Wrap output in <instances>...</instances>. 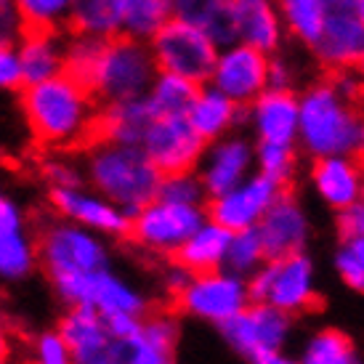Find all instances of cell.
Wrapping results in <instances>:
<instances>
[{
    "instance_id": "obj_24",
    "label": "cell",
    "mask_w": 364,
    "mask_h": 364,
    "mask_svg": "<svg viewBox=\"0 0 364 364\" xmlns=\"http://www.w3.org/2000/svg\"><path fill=\"white\" fill-rule=\"evenodd\" d=\"M21 88L64 75V35L53 30H24L16 41Z\"/></svg>"
},
{
    "instance_id": "obj_21",
    "label": "cell",
    "mask_w": 364,
    "mask_h": 364,
    "mask_svg": "<svg viewBox=\"0 0 364 364\" xmlns=\"http://www.w3.org/2000/svg\"><path fill=\"white\" fill-rule=\"evenodd\" d=\"M178 319L171 311H149L128 338L117 341L120 364H176Z\"/></svg>"
},
{
    "instance_id": "obj_23",
    "label": "cell",
    "mask_w": 364,
    "mask_h": 364,
    "mask_svg": "<svg viewBox=\"0 0 364 364\" xmlns=\"http://www.w3.org/2000/svg\"><path fill=\"white\" fill-rule=\"evenodd\" d=\"M311 183L327 208L335 213L362 203V162L359 157H322L314 160Z\"/></svg>"
},
{
    "instance_id": "obj_2",
    "label": "cell",
    "mask_w": 364,
    "mask_h": 364,
    "mask_svg": "<svg viewBox=\"0 0 364 364\" xmlns=\"http://www.w3.org/2000/svg\"><path fill=\"white\" fill-rule=\"evenodd\" d=\"M21 107L35 139L48 149H88L96 141L93 93L59 75L53 80L21 88Z\"/></svg>"
},
{
    "instance_id": "obj_47",
    "label": "cell",
    "mask_w": 364,
    "mask_h": 364,
    "mask_svg": "<svg viewBox=\"0 0 364 364\" xmlns=\"http://www.w3.org/2000/svg\"><path fill=\"white\" fill-rule=\"evenodd\" d=\"M9 351V322H6V314L0 311V354Z\"/></svg>"
},
{
    "instance_id": "obj_45",
    "label": "cell",
    "mask_w": 364,
    "mask_h": 364,
    "mask_svg": "<svg viewBox=\"0 0 364 364\" xmlns=\"http://www.w3.org/2000/svg\"><path fill=\"white\" fill-rule=\"evenodd\" d=\"M338 234H341V240L364 237V208H362V203L351 205V208H346V210L338 213Z\"/></svg>"
},
{
    "instance_id": "obj_6",
    "label": "cell",
    "mask_w": 364,
    "mask_h": 364,
    "mask_svg": "<svg viewBox=\"0 0 364 364\" xmlns=\"http://www.w3.org/2000/svg\"><path fill=\"white\" fill-rule=\"evenodd\" d=\"M157 77V67L149 53V46L117 35L104 43L99 64L93 70L91 93L104 104H120L144 99L152 80Z\"/></svg>"
},
{
    "instance_id": "obj_22",
    "label": "cell",
    "mask_w": 364,
    "mask_h": 364,
    "mask_svg": "<svg viewBox=\"0 0 364 364\" xmlns=\"http://www.w3.org/2000/svg\"><path fill=\"white\" fill-rule=\"evenodd\" d=\"M250 120L261 144H282L295 146L298 141V96L293 88L287 91H266L250 104Z\"/></svg>"
},
{
    "instance_id": "obj_28",
    "label": "cell",
    "mask_w": 364,
    "mask_h": 364,
    "mask_svg": "<svg viewBox=\"0 0 364 364\" xmlns=\"http://www.w3.org/2000/svg\"><path fill=\"white\" fill-rule=\"evenodd\" d=\"M152 114L144 99L136 102L107 104L96 117V141H112L122 146H141L146 128L152 125ZM93 141V144H96Z\"/></svg>"
},
{
    "instance_id": "obj_26",
    "label": "cell",
    "mask_w": 364,
    "mask_h": 364,
    "mask_svg": "<svg viewBox=\"0 0 364 364\" xmlns=\"http://www.w3.org/2000/svg\"><path fill=\"white\" fill-rule=\"evenodd\" d=\"M186 122L192 125V131L203 139L205 144H213L223 139L232 131L237 122L245 117V107L232 104L223 93H218L213 85H200V91L194 96V102L186 109Z\"/></svg>"
},
{
    "instance_id": "obj_44",
    "label": "cell",
    "mask_w": 364,
    "mask_h": 364,
    "mask_svg": "<svg viewBox=\"0 0 364 364\" xmlns=\"http://www.w3.org/2000/svg\"><path fill=\"white\" fill-rule=\"evenodd\" d=\"M21 32H24V24L14 0H0V46H16Z\"/></svg>"
},
{
    "instance_id": "obj_29",
    "label": "cell",
    "mask_w": 364,
    "mask_h": 364,
    "mask_svg": "<svg viewBox=\"0 0 364 364\" xmlns=\"http://www.w3.org/2000/svg\"><path fill=\"white\" fill-rule=\"evenodd\" d=\"M232 234L215 226L213 221H205L197 232L178 247V253L171 261H176L181 269L189 274H210L223 269V258H226V245H229Z\"/></svg>"
},
{
    "instance_id": "obj_13",
    "label": "cell",
    "mask_w": 364,
    "mask_h": 364,
    "mask_svg": "<svg viewBox=\"0 0 364 364\" xmlns=\"http://www.w3.org/2000/svg\"><path fill=\"white\" fill-rule=\"evenodd\" d=\"M139 149L160 176H176L197 171L208 144L192 131L186 117H162L152 120Z\"/></svg>"
},
{
    "instance_id": "obj_15",
    "label": "cell",
    "mask_w": 364,
    "mask_h": 364,
    "mask_svg": "<svg viewBox=\"0 0 364 364\" xmlns=\"http://www.w3.org/2000/svg\"><path fill=\"white\" fill-rule=\"evenodd\" d=\"M266 75H269L266 53L242 46V43H232L218 51L208 85L223 93L232 104L247 109L266 91Z\"/></svg>"
},
{
    "instance_id": "obj_37",
    "label": "cell",
    "mask_w": 364,
    "mask_h": 364,
    "mask_svg": "<svg viewBox=\"0 0 364 364\" xmlns=\"http://www.w3.org/2000/svg\"><path fill=\"white\" fill-rule=\"evenodd\" d=\"M24 30L61 32L70 19L72 0H14Z\"/></svg>"
},
{
    "instance_id": "obj_35",
    "label": "cell",
    "mask_w": 364,
    "mask_h": 364,
    "mask_svg": "<svg viewBox=\"0 0 364 364\" xmlns=\"http://www.w3.org/2000/svg\"><path fill=\"white\" fill-rule=\"evenodd\" d=\"M104 43L107 41H96V38L75 35V32L70 38H64V75L91 91L93 70L99 64Z\"/></svg>"
},
{
    "instance_id": "obj_42",
    "label": "cell",
    "mask_w": 364,
    "mask_h": 364,
    "mask_svg": "<svg viewBox=\"0 0 364 364\" xmlns=\"http://www.w3.org/2000/svg\"><path fill=\"white\" fill-rule=\"evenodd\" d=\"M46 181L51 183V189H72V186H82V176L72 162L51 160L46 162Z\"/></svg>"
},
{
    "instance_id": "obj_11",
    "label": "cell",
    "mask_w": 364,
    "mask_h": 364,
    "mask_svg": "<svg viewBox=\"0 0 364 364\" xmlns=\"http://www.w3.org/2000/svg\"><path fill=\"white\" fill-rule=\"evenodd\" d=\"M56 295L70 309L72 306L91 309V311L102 316L104 322L107 319H117V316H136V319H141V316L152 311L149 298L136 284H131L125 277L114 274L112 269H104V272H96L91 277H82V279L61 284V287H56Z\"/></svg>"
},
{
    "instance_id": "obj_27",
    "label": "cell",
    "mask_w": 364,
    "mask_h": 364,
    "mask_svg": "<svg viewBox=\"0 0 364 364\" xmlns=\"http://www.w3.org/2000/svg\"><path fill=\"white\" fill-rule=\"evenodd\" d=\"M232 6L234 0H176L173 19L203 32L218 48H226V46L237 43Z\"/></svg>"
},
{
    "instance_id": "obj_8",
    "label": "cell",
    "mask_w": 364,
    "mask_h": 364,
    "mask_svg": "<svg viewBox=\"0 0 364 364\" xmlns=\"http://www.w3.org/2000/svg\"><path fill=\"white\" fill-rule=\"evenodd\" d=\"M208 221L205 208H192V205H171L152 200L144 205L139 213L131 215L128 223V240L139 250L157 258L171 261L178 253L189 237H192L203 223Z\"/></svg>"
},
{
    "instance_id": "obj_43",
    "label": "cell",
    "mask_w": 364,
    "mask_h": 364,
    "mask_svg": "<svg viewBox=\"0 0 364 364\" xmlns=\"http://www.w3.org/2000/svg\"><path fill=\"white\" fill-rule=\"evenodd\" d=\"M21 70L16 46H0V91H19Z\"/></svg>"
},
{
    "instance_id": "obj_32",
    "label": "cell",
    "mask_w": 364,
    "mask_h": 364,
    "mask_svg": "<svg viewBox=\"0 0 364 364\" xmlns=\"http://www.w3.org/2000/svg\"><path fill=\"white\" fill-rule=\"evenodd\" d=\"M176 0H122V35L146 43L173 19Z\"/></svg>"
},
{
    "instance_id": "obj_41",
    "label": "cell",
    "mask_w": 364,
    "mask_h": 364,
    "mask_svg": "<svg viewBox=\"0 0 364 364\" xmlns=\"http://www.w3.org/2000/svg\"><path fill=\"white\" fill-rule=\"evenodd\" d=\"M32 364H70V354L56 330L38 335V341L32 346Z\"/></svg>"
},
{
    "instance_id": "obj_10",
    "label": "cell",
    "mask_w": 364,
    "mask_h": 364,
    "mask_svg": "<svg viewBox=\"0 0 364 364\" xmlns=\"http://www.w3.org/2000/svg\"><path fill=\"white\" fill-rule=\"evenodd\" d=\"M173 304L186 316L215 324L221 330L223 324L232 322L237 314L250 306L247 279L226 269L210 274H192V279L186 282Z\"/></svg>"
},
{
    "instance_id": "obj_39",
    "label": "cell",
    "mask_w": 364,
    "mask_h": 364,
    "mask_svg": "<svg viewBox=\"0 0 364 364\" xmlns=\"http://www.w3.org/2000/svg\"><path fill=\"white\" fill-rule=\"evenodd\" d=\"M253 157H255V165H258V173L272 176V178L290 186L295 173V146L258 141V146H253Z\"/></svg>"
},
{
    "instance_id": "obj_36",
    "label": "cell",
    "mask_w": 364,
    "mask_h": 364,
    "mask_svg": "<svg viewBox=\"0 0 364 364\" xmlns=\"http://www.w3.org/2000/svg\"><path fill=\"white\" fill-rule=\"evenodd\" d=\"M266 263L261 237L255 229H245V232H234L226 245V258H223V269L237 274L242 279H250L258 269Z\"/></svg>"
},
{
    "instance_id": "obj_31",
    "label": "cell",
    "mask_w": 364,
    "mask_h": 364,
    "mask_svg": "<svg viewBox=\"0 0 364 364\" xmlns=\"http://www.w3.org/2000/svg\"><path fill=\"white\" fill-rule=\"evenodd\" d=\"M200 91V85L183 80V77H176V75H165V72H157V77L152 80L149 91L144 96V104L152 114L154 120H162V117H183L189 104L194 102V96Z\"/></svg>"
},
{
    "instance_id": "obj_1",
    "label": "cell",
    "mask_w": 364,
    "mask_h": 364,
    "mask_svg": "<svg viewBox=\"0 0 364 364\" xmlns=\"http://www.w3.org/2000/svg\"><path fill=\"white\" fill-rule=\"evenodd\" d=\"M356 99L354 72H333L298 96V141L314 160L359 157L364 128Z\"/></svg>"
},
{
    "instance_id": "obj_25",
    "label": "cell",
    "mask_w": 364,
    "mask_h": 364,
    "mask_svg": "<svg viewBox=\"0 0 364 364\" xmlns=\"http://www.w3.org/2000/svg\"><path fill=\"white\" fill-rule=\"evenodd\" d=\"M234 38L242 46L272 56L282 43L284 27L277 0H234Z\"/></svg>"
},
{
    "instance_id": "obj_7",
    "label": "cell",
    "mask_w": 364,
    "mask_h": 364,
    "mask_svg": "<svg viewBox=\"0 0 364 364\" xmlns=\"http://www.w3.org/2000/svg\"><path fill=\"white\" fill-rule=\"evenodd\" d=\"M146 46H149L157 72L183 77L194 85L210 82L213 67H215L218 51H221L203 32L176 19H171L162 30L154 32Z\"/></svg>"
},
{
    "instance_id": "obj_3",
    "label": "cell",
    "mask_w": 364,
    "mask_h": 364,
    "mask_svg": "<svg viewBox=\"0 0 364 364\" xmlns=\"http://www.w3.org/2000/svg\"><path fill=\"white\" fill-rule=\"evenodd\" d=\"M88 181L93 192L117 205L128 218L157 197L160 173L152 168L139 146H122L112 141H96L88 146Z\"/></svg>"
},
{
    "instance_id": "obj_17",
    "label": "cell",
    "mask_w": 364,
    "mask_h": 364,
    "mask_svg": "<svg viewBox=\"0 0 364 364\" xmlns=\"http://www.w3.org/2000/svg\"><path fill=\"white\" fill-rule=\"evenodd\" d=\"M255 232L261 237L266 261H277V258L306 253L311 223H309V215L301 208V203L295 200V194L287 189L274 200L269 210L263 213Z\"/></svg>"
},
{
    "instance_id": "obj_12",
    "label": "cell",
    "mask_w": 364,
    "mask_h": 364,
    "mask_svg": "<svg viewBox=\"0 0 364 364\" xmlns=\"http://www.w3.org/2000/svg\"><path fill=\"white\" fill-rule=\"evenodd\" d=\"M287 189H290L287 183L255 171L240 186H234L232 192L208 200L205 215H208V221L226 229L229 234L255 229L258 221L263 218V213L269 210L274 200L282 192H287Z\"/></svg>"
},
{
    "instance_id": "obj_19",
    "label": "cell",
    "mask_w": 364,
    "mask_h": 364,
    "mask_svg": "<svg viewBox=\"0 0 364 364\" xmlns=\"http://www.w3.org/2000/svg\"><path fill=\"white\" fill-rule=\"evenodd\" d=\"M253 144H247L240 136H223L218 141H213L210 149H205L203 160H200V173L197 178L203 183L205 197H221V194L232 192L234 186L253 176Z\"/></svg>"
},
{
    "instance_id": "obj_4",
    "label": "cell",
    "mask_w": 364,
    "mask_h": 364,
    "mask_svg": "<svg viewBox=\"0 0 364 364\" xmlns=\"http://www.w3.org/2000/svg\"><path fill=\"white\" fill-rule=\"evenodd\" d=\"M38 266H43L53 290L67 282L109 269L104 237L85 232L70 221H53L38 237Z\"/></svg>"
},
{
    "instance_id": "obj_14",
    "label": "cell",
    "mask_w": 364,
    "mask_h": 364,
    "mask_svg": "<svg viewBox=\"0 0 364 364\" xmlns=\"http://www.w3.org/2000/svg\"><path fill=\"white\" fill-rule=\"evenodd\" d=\"M221 335L237 354L245 356L247 362H255L266 354L282 351L293 335V319L272 306L250 304L232 322L223 324Z\"/></svg>"
},
{
    "instance_id": "obj_5",
    "label": "cell",
    "mask_w": 364,
    "mask_h": 364,
    "mask_svg": "<svg viewBox=\"0 0 364 364\" xmlns=\"http://www.w3.org/2000/svg\"><path fill=\"white\" fill-rule=\"evenodd\" d=\"M247 293L250 304L272 306L290 319L314 311L322 304L316 284V263L306 253L266 261L247 279Z\"/></svg>"
},
{
    "instance_id": "obj_33",
    "label": "cell",
    "mask_w": 364,
    "mask_h": 364,
    "mask_svg": "<svg viewBox=\"0 0 364 364\" xmlns=\"http://www.w3.org/2000/svg\"><path fill=\"white\" fill-rule=\"evenodd\" d=\"M298 364H359V351L351 335L335 327H324L306 341Z\"/></svg>"
},
{
    "instance_id": "obj_16",
    "label": "cell",
    "mask_w": 364,
    "mask_h": 364,
    "mask_svg": "<svg viewBox=\"0 0 364 364\" xmlns=\"http://www.w3.org/2000/svg\"><path fill=\"white\" fill-rule=\"evenodd\" d=\"M56 333L70 354V364H120V346L107 322L91 309H67Z\"/></svg>"
},
{
    "instance_id": "obj_38",
    "label": "cell",
    "mask_w": 364,
    "mask_h": 364,
    "mask_svg": "<svg viewBox=\"0 0 364 364\" xmlns=\"http://www.w3.org/2000/svg\"><path fill=\"white\" fill-rule=\"evenodd\" d=\"M160 203L171 205H192V208H205V189L197 173H176V176H162L160 186H157V197Z\"/></svg>"
},
{
    "instance_id": "obj_30",
    "label": "cell",
    "mask_w": 364,
    "mask_h": 364,
    "mask_svg": "<svg viewBox=\"0 0 364 364\" xmlns=\"http://www.w3.org/2000/svg\"><path fill=\"white\" fill-rule=\"evenodd\" d=\"M67 27L75 35L112 41L122 35V0H72Z\"/></svg>"
},
{
    "instance_id": "obj_34",
    "label": "cell",
    "mask_w": 364,
    "mask_h": 364,
    "mask_svg": "<svg viewBox=\"0 0 364 364\" xmlns=\"http://www.w3.org/2000/svg\"><path fill=\"white\" fill-rule=\"evenodd\" d=\"M277 11L284 30L311 48L322 32L327 0H277Z\"/></svg>"
},
{
    "instance_id": "obj_9",
    "label": "cell",
    "mask_w": 364,
    "mask_h": 364,
    "mask_svg": "<svg viewBox=\"0 0 364 364\" xmlns=\"http://www.w3.org/2000/svg\"><path fill=\"white\" fill-rule=\"evenodd\" d=\"M330 72H356L364 59V0H327L322 32L311 46Z\"/></svg>"
},
{
    "instance_id": "obj_20",
    "label": "cell",
    "mask_w": 364,
    "mask_h": 364,
    "mask_svg": "<svg viewBox=\"0 0 364 364\" xmlns=\"http://www.w3.org/2000/svg\"><path fill=\"white\" fill-rule=\"evenodd\" d=\"M38 266V237L14 200L0 197V282H21Z\"/></svg>"
},
{
    "instance_id": "obj_18",
    "label": "cell",
    "mask_w": 364,
    "mask_h": 364,
    "mask_svg": "<svg viewBox=\"0 0 364 364\" xmlns=\"http://www.w3.org/2000/svg\"><path fill=\"white\" fill-rule=\"evenodd\" d=\"M51 205L61 215V221H70L85 232H93L99 237H128L131 218L104 200L102 194L91 192L85 186L72 189H51Z\"/></svg>"
},
{
    "instance_id": "obj_40",
    "label": "cell",
    "mask_w": 364,
    "mask_h": 364,
    "mask_svg": "<svg viewBox=\"0 0 364 364\" xmlns=\"http://www.w3.org/2000/svg\"><path fill=\"white\" fill-rule=\"evenodd\" d=\"M335 272L348 290H364V237L341 240L335 250Z\"/></svg>"
},
{
    "instance_id": "obj_49",
    "label": "cell",
    "mask_w": 364,
    "mask_h": 364,
    "mask_svg": "<svg viewBox=\"0 0 364 364\" xmlns=\"http://www.w3.org/2000/svg\"><path fill=\"white\" fill-rule=\"evenodd\" d=\"M0 197H3V194H0Z\"/></svg>"
},
{
    "instance_id": "obj_46",
    "label": "cell",
    "mask_w": 364,
    "mask_h": 364,
    "mask_svg": "<svg viewBox=\"0 0 364 364\" xmlns=\"http://www.w3.org/2000/svg\"><path fill=\"white\" fill-rule=\"evenodd\" d=\"M189 279H192V274L186 272V269H181L176 261H168V269H165L162 282H165V293L171 295V301H176V298H178V293L186 287V282H189Z\"/></svg>"
},
{
    "instance_id": "obj_48",
    "label": "cell",
    "mask_w": 364,
    "mask_h": 364,
    "mask_svg": "<svg viewBox=\"0 0 364 364\" xmlns=\"http://www.w3.org/2000/svg\"><path fill=\"white\" fill-rule=\"evenodd\" d=\"M0 364H6V354H0Z\"/></svg>"
}]
</instances>
